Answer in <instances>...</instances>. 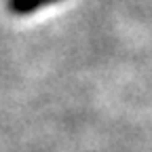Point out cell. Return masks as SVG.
<instances>
[{"label": "cell", "instance_id": "cell-1", "mask_svg": "<svg viewBox=\"0 0 152 152\" xmlns=\"http://www.w3.org/2000/svg\"><path fill=\"white\" fill-rule=\"evenodd\" d=\"M40 7H45V0H7V9L13 15H28Z\"/></svg>", "mask_w": 152, "mask_h": 152}]
</instances>
